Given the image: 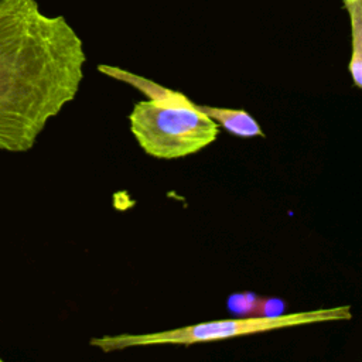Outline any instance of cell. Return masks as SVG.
Here are the masks:
<instances>
[{"label": "cell", "instance_id": "cell-3", "mask_svg": "<svg viewBox=\"0 0 362 362\" xmlns=\"http://www.w3.org/2000/svg\"><path fill=\"white\" fill-rule=\"evenodd\" d=\"M129 122L140 148L158 160L192 156L212 144L219 134V124L202 113L192 100L187 105L141 100L134 103Z\"/></svg>", "mask_w": 362, "mask_h": 362}, {"label": "cell", "instance_id": "cell-1", "mask_svg": "<svg viewBox=\"0 0 362 362\" xmlns=\"http://www.w3.org/2000/svg\"><path fill=\"white\" fill-rule=\"evenodd\" d=\"M83 42L37 0H0V150L24 153L81 88Z\"/></svg>", "mask_w": 362, "mask_h": 362}, {"label": "cell", "instance_id": "cell-5", "mask_svg": "<svg viewBox=\"0 0 362 362\" xmlns=\"http://www.w3.org/2000/svg\"><path fill=\"white\" fill-rule=\"evenodd\" d=\"M197 107L233 136L242 139L264 137V132L262 130L257 120L243 109L218 107L208 105H197Z\"/></svg>", "mask_w": 362, "mask_h": 362}, {"label": "cell", "instance_id": "cell-6", "mask_svg": "<svg viewBox=\"0 0 362 362\" xmlns=\"http://www.w3.org/2000/svg\"><path fill=\"white\" fill-rule=\"evenodd\" d=\"M351 21L349 74L356 88H362V0H342Z\"/></svg>", "mask_w": 362, "mask_h": 362}, {"label": "cell", "instance_id": "cell-4", "mask_svg": "<svg viewBox=\"0 0 362 362\" xmlns=\"http://www.w3.org/2000/svg\"><path fill=\"white\" fill-rule=\"evenodd\" d=\"M98 71L106 76H110L113 79L126 82L129 85H132L133 88L141 90L144 95H147V98L150 100H154L157 103H163V105H187L189 102V99L177 90L173 89H167L150 79H146L140 75L132 74L129 71H124L119 66H112V65H98Z\"/></svg>", "mask_w": 362, "mask_h": 362}, {"label": "cell", "instance_id": "cell-2", "mask_svg": "<svg viewBox=\"0 0 362 362\" xmlns=\"http://www.w3.org/2000/svg\"><path fill=\"white\" fill-rule=\"evenodd\" d=\"M352 318L349 305L332 308H318L288 314L276 315H249L242 318H228L195 325H187L168 331L150 334H119L92 338L89 345L100 349L105 354L124 351L134 346L148 345H194L202 342L222 341L235 337L262 334L284 328L311 325L331 321H348Z\"/></svg>", "mask_w": 362, "mask_h": 362}]
</instances>
